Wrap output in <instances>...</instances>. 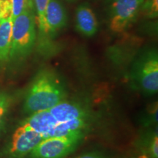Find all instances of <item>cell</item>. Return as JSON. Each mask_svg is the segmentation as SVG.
I'll return each instance as SVG.
<instances>
[{"label": "cell", "instance_id": "5b68a950", "mask_svg": "<svg viewBox=\"0 0 158 158\" xmlns=\"http://www.w3.org/2000/svg\"><path fill=\"white\" fill-rule=\"evenodd\" d=\"M136 77L141 88L148 94L158 91V56L157 51H150L138 63Z\"/></svg>", "mask_w": 158, "mask_h": 158}, {"label": "cell", "instance_id": "4fadbf2b", "mask_svg": "<svg viewBox=\"0 0 158 158\" xmlns=\"http://www.w3.org/2000/svg\"><path fill=\"white\" fill-rule=\"evenodd\" d=\"M11 4V19L13 21L15 18L27 11L35 10L33 0H10Z\"/></svg>", "mask_w": 158, "mask_h": 158}, {"label": "cell", "instance_id": "7c38bea8", "mask_svg": "<svg viewBox=\"0 0 158 158\" xmlns=\"http://www.w3.org/2000/svg\"><path fill=\"white\" fill-rule=\"evenodd\" d=\"M86 119H74L64 122H58V124L48 134L47 138L61 137L84 133L83 131L86 127Z\"/></svg>", "mask_w": 158, "mask_h": 158}, {"label": "cell", "instance_id": "44dd1931", "mask_svg": "<svg viewBox=\"0 0 158 158\" xmlns=\"http://www.w3.org/2000/svg\"><path fill=\"white\" fill-rule=\"evenodd\" d=\"M68 1H72V0H68Z\"/></svg>", "mask_w": 158, "mask_h": 158}, {"label": "cell", "instance_id": "9c48e42d", "mask_svg": "<svg viewBox=\"0 0 158 158\" xmlns=\"http://www.w3.org/2000/svg\"><path fill=\"white\" fill-rule=\"evenodd\" d=\"M76 27L85 37H92L96 34L98 23L92 9L86 4L79 5L76 11Z\"/></svg>", "mask_w": 158, "mask_h": 158}, {"label": "cell", "instance_id": "6da1fadb", "mask_svg": "<svg viewBox=\"0 0 158 158\" xmlns=\"http://www.w3.org/2000/svg\"><path fill=\"white\" fill-rule=\"evenodd\" d=\"M66 92L60 78L54 71L43 69L35 78L26 96L23 108L33 114L47 110L64 100Z\"/></svg>", "mask_w": 158, "mask_h": 158}, {"label": "cell", "instance_id": "30bf717a", "mask_svg": "<svg viewBox=\"0 0 158 158\" xmlns=\"http://www.w3.org/2000/svg\"><path fill=\"white\" fill-rule=\"evenodd\" d=\"M23 124L27 125L46 138L48 134L58 124V122L51 115L49 110H47L30 114V116L23 122Z\"/></svg>", "mask_w": 158, "mask_h": 158}, {"label": "cell", "instance_id": "d6986e66", "mask_svg": "<svg viewBox=\"0 0 158 158\" xmlns=\"http://www.w3.org/2000/svg\"><path fill=\"white\" fill-rule=\"evenodd\" d=\"M0 1H7V0H0Z\"/></svg>", "mask_w": 158, "mask_h": 158}, {"label": "cell", "instance_id": "8fae6325", "mask_svg": "<svg viewBox=\"0 0 158 158\" xmlns=\"http://www.w3.org/2000/svg\"><path fill=\"white\" fill-rule=\"evenodd\" d=\"M12 25L11 17L0 20V64H3L10 59Z\"/></svg>", "mask_w": 158, "mask_h": 158}, {"label": "cell", "instance_id": "ba28073f", "mask_svg": "<svg viewBox=\"0 0 158 158\" xmlns=\"http://www.w3.org/2000/svg\"><path fill=\"white\" fill-rule=\"evenodd\" d=\"M58 122H64L74 119H86L88 112L76 102L62 100L48 110Z\"/></svg>", "mask_w": 158, "mask_h": 158}, {"label": "cell", "instance_id": "8992f818", "mask_svg": "<svg viewBox=\"0 0 158 158\" xmlns=\"http://www.w3.org/2000/svg\"><path fill=\"white\" fill-rule=\"evenodd\" d=\"M68 22L66 10L59 0H49L45 15V23L40 29V41L43 44L54 37L59 31L64 28Z\"/></svg>", "mask_w": 158, "mask_h": 158}, {"label": "cell", "instance_id": "3957f363", "mask_svg": "<svg viewBox=\"0 0 158 158\" xmlns=\"http://www.w3.org/2000/svg\"><path fill=\"white\" fill-rule=\"evenodd\" d=\"M84 133L47 138L30 152L31 158H64L74 151Z\"/></svg>", "mask_w": 158, "mask_h": 158}, {"label": "cell", "instance_id": "7a4b0ae2", "mask_svg": "<svg viewBox=\"0 0 158 158\" xmlns=\"http://www.w3.org/2000/svg\"><path fill=\"white\" fill-rule=\"evenodd\" d=\"M36 25L35 10L25 12L13 20L10 59L21 60L31 54L36 43Z\"/></svg>", "mask_w": 158, "mask_h": 158}, {"label": "cell", "instance_id": "52a82bcc", "mask_svg": "<svg viewBox=\"0 0 158 158\" xmlns=\"http://www.w3.org/2000/svg\"><path fill=\"white\" fill-rule=\"evenodd\" d=\"M45 138L26 124H22L12 137L8 155L13 158H23L37 147Z\"/></svg>", "mask_w": 158, "mask_h": 158}, {"label": "cell", "instance_id": "e0dca14e", "mask_svg": "<svg viewBox=\"0 0 158 158\" xmlns=\"http://www.w3.org/2000/svg\"><path fill=\"white\" fill-rule=\"evenodd\" d=\"M150 152L153 158L158 157V138L157 135H155L150 145Z\"/></svg>", "mask_w": 158, "mask_h": 158}, {"label": "cell", "instance_id": "ac0fdd59", "mask_svg": "<svg viewBox=\"0 0 158 158\" xmlns=\"http://www.w3.org/2000/svg\"><path fill=\"white\" fill-rule=\"evenodd\" d=\"M76 158H106V157L99 152H89L84 154Z\"/></svg>", "mask_w": 158, "mask_h": 158}, {"label": "cell", "instance_id": "ffe728a7", "mask_svg": "<svg viewBox=\"0 0 158 158\" xmlns=\"http://www.w3.org/2000/svg\"><path fill=\"white\" fill-rule=\"evenodd\" d=\"M0 20H1V15H0Z\"/></svg>", "mask_w": 158, "mask_h": 158}, {"label": "cell", "instance_id": "2e32d148", "mask_svg": "<svg viewBox=\"0 0 158 158\" xmlns=\"http://www.w3.org/2000/svg\"><path fill=\"white\" fill-rule=\"evenodd\" d=\"M9 102L8 95L5 92L0 91V120L8 108Z\"/></svg>", "mask_w": 158, "mask_h": 158}, {"label": "cell", "instance_id": "277c9868", "mask_svg": "<svg viewBox=\"0 0 158 158\" xmlns=\"http://www.w3.org/2000/svg\"><path fill=\"white\" fill-rule=\"evenodd\" d=\"M145 0H111L109 26L114 32L126 30L137 19Z\"/></svg>", "mask_w": 158, "mask_h": 158}, {"label": "cell", "instance_id": "5bb4252c", "mask_svg": "<svg viewBox=\"0 0 158 158\" xmlns=\"http://www.w3.org/2000/svg\"><path fill=\"white\" fill-rule=\"evenodd\" d=\"M48 2L49 0H33L35 13H36L35 19H36V24H37L38 30L42 29L44 25L45 11Z\"/></svg>", "mask_w": 158, "mask_h": 158}, {"label": "cell", "instance_id": "9a60e30c", "mask_svg": "<svg viewBox=\"0 0 158 158\" xmlns=\"http://www.w3.org/2000/svg\"><path fill=\"white\" fill-rule=\"evenodd\" d=\"M142 9L149 18L157 16V0H145Z\"/></svg>", "mask_w": 158, "mask_h": 158}]
</instances>
